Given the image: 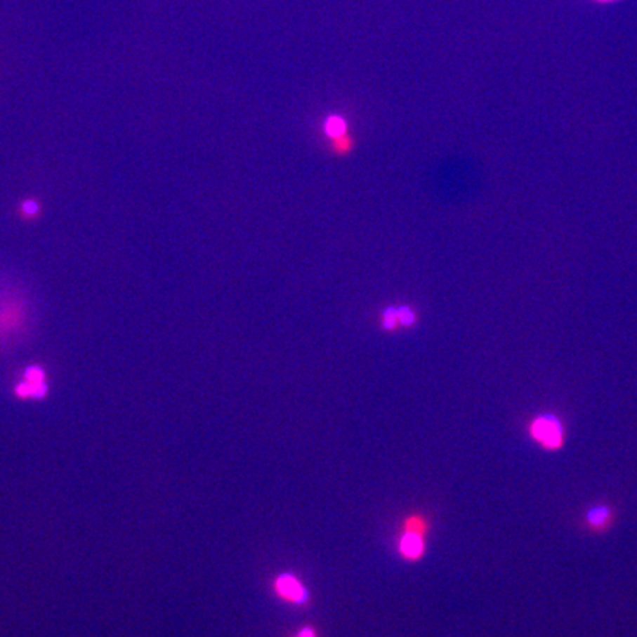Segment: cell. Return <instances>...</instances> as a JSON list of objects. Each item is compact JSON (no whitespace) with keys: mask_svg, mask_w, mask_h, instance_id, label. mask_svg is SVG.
Segmentation results:
<instances>
[{"mask_svg":"<svg viewBox=\"0 0 637 637\" xmlns=\"http://www.w3.org/2000/svg\"><path fill=\"white\" fill-rule=\"evenodd\" d=\"M397 316L400 328H413L418 323L416 310L410 306H397Z\"/></svg>","mask_w":637,"mask_h":637,"instance_id":"cell-9","label":"cell"},{"mask_svg":"<svg viewBox=\"0 0 637 637\" xmlns=\"http://www.w3.org/2000/svg\"><path fill=\"white\" fill-rule=\"evenodd\" d=\"M294 637H298V636H297V634H295V636H294Z\"/></svg>","mask_w":637,"mask_h":637,"instance_id":"cell-14","label":"cell"},{"mask_svg":"<svg viewBox=\"0 0 637 637\" xmlns=\"http://www.w3.org/2000/svg\"><path fill=\"white\" fill-rule=\"evenodd\" d=\"M381 329L385 332H395L400 329L398 316H397V306H390L382 312L381 315Z\"/></svg>","mask_w":637,"mask_h":637,"instance_id":"cell-8","label":"cell"},{"mask_svg":"<svg viewBox=\"0 0 637 637\" xmlns=\"http://www.w3.org/2000/svg\"><path fill=\"white\" fill-rule=\"evenodd\" d=\"M600 2H611V0H600Z\"/></svg>","mask_w":637,"mask_h":637,"instance_id":"cell-13","label":"cell"},{"mask_svg":"<svg viewBox=\"0 0 637 637\" xmlns=\"http://www.w3.org/2000/svg\"><path fill=\"white\" fill-rule=\"evenodd\" d=\"M323 130L326 133V136H328L329 139H336L339 136L346 135L347 124L341 117L332 115V117L328 118V120H326V123L323 126Z\"/></svg>","mask_w":637,"mask_h":637,"instance_id":"cell-7","label":"cell"},{"mask_svg":"<svg viewBox=\"0 0 637 637\" xmlns=\"http://www.w3.org/2000/svg\"><path fill=\"white\" fill-rule=\"evenodd\" d=\"M297 636H298V637H317V631H316V629L312 627V626H304V627H301V629L298 630Z\"/></svg>","mask_w":637,"mask_h":637,"instance_id":"cell-12","label":"cell"},{"mask_svg":"<svg viewBox=\"0 0 637 637\" xmlns=\"http://www.w3.org/2000/svg\"><path fill=\"white\" fill-rule=\"evenodd\" d=\"M22 213L25 216H36L39 213V204L33 199H28L22 204Z\"/></svg>","mask_w":637,"mask_h":637,"instance_id":"cell-11","label":"cell"},{"mask_svg":"<svg viewBox=\"0 0 637 637\" xmlns=\"http://www.w3.org/2000/svg\"><path fill=\"white\" fill-rule=\"evenodd\" d=\"M403 530L418 531V532H423V534H428V532H429L428 518L425 515H422V513H410L409 516L405 518Z\"/></svg>","mask_w":637,"mask_h":637,"instance_id":"cell-6","label":"cell"},{"mask_svg":"<svg viewBox=\"0 0 637 637\" xmlns=\"http://www.w3.org/2000/svg\"><path fill=\"white\" fill-rule=\"evenodd\" d=\"M275 596L285 603L304 608L312 600L308 587L301 582L298 575L292 572H280L272 583Z\"/></svg>","mask_w":637,"mask_h":637,"instance_id":"cell-2","label":"cell"},{"mask_svg":"<svg viewBox=\"0 0 637 637\" xmlns=\"http://www.w3.org/2000/svg\"><path fill=\"white\" fill-rule=\"evenodd\" d=\"M426 536L423 532L403 530L397 540L398 555L407 562H418L426 553Z\"/></svg>","mask_w":637,"mask_h":637,"instance_id":"cell-4","label":"cell"},{"mask_svg":"<svg viewBox=\"0 0 637 637\" xmlns=\"http://www.w3.org/2000/svg\"><path fill=\"white\" fill-rule=\"evenodd\" d=\"M48 393V383L44 370L39 366L25 369L24 379L15 387V394L20 398H41Z\"/></svg>","mask_w":637,"mask_h":637,"instance_id":"cell-3","label":"cell"},{"mask_svg":"<svg viewBox=\"0 0 637 637\" xmlns=\"http://www.w3.org/2000/svg\"><path fill=\"white\" fill-rule=\"evenodd\" d=\"M530 438L546 452H558L565 446V425L553 413H541L528 423Z\"/></svg>","mask_w":637,"mask_h":637,"instance_id":"cell-1","label":"cell"},{"mask_svg":"<svg viewBox=\"0 0 637 637\" xmlns=\"http://www.w3.org/2000/svg\"><path fill=\"white\" fill-rule=\"evenodd\" d=\"M586 527L591 531L603 532L614 523V509L608 505H595L587 509L584 515Z\"/></svg>","mask_w":637,"mask_h":637,"instance_id":"cell-5","label":"cell"},{"mask_svg":"<svg viewBox=\"0 0 637 637\" xmlns=\"http://www.w3.org/2000/svg\"><path fill=\"white\" fill-rule=\"evenodd\" d=\"M351 150H353V139L347 135V133L336 139H332V151L335 154L346 155V154L351 152Z\"/></svg>","mask_w":637,"mask_h":637,"instance_id":"cell-10","label":"cell"}]
</instances>
